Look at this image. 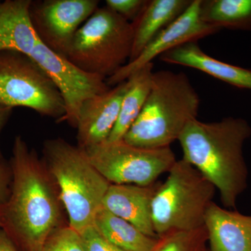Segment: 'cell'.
Returning <instances> with one entry per match:
<instances>
[{
	"label": "cell",
	"instance_id": "2e32d148",
	"mask_svg": "<svg viewBox=\"0 0 251 251\" xmlns=\"http://www.w3.org/2000/svg\"><path fill=\"white\" fill-rule=\"evenodd\" d=\"M31 1H0V51H17L29 56L39 42L29 18Z\"/></svg>",
	"mask_w": 251,
	"mask_h": 251
},
{
	"label": "cell",
	"instance_id": "8992f818",
	"mask_svg": "<svg viewBox=\"0 0 251 251\" xmlns=\"http://www.w3.org/2000/svg\"><path fill=\"white\" fill-rule=\"evenodd\" d=\"M133 43L132 23L107 6L99 7L77 29L65 58L107 80L128 62Z\"/></svg>",
	"mask_w": 251,
	"mask_h": 251
},
{
	"label": "cell",
	"instance_id": "d6986e66",
	"mask_svg": "<svg viewBox=\"0 0 251 251\" xmlns=\"http://www.w3.org/2000/svg\"><path fill=\"white\" fill-rule=\"evenodd\" d=\"M93 226L106 240L126 251H151L158 238L149 237L103 206L96 214Z\"/></svg>",
	"mask_w": 251,
	"mask_h": 251
},
{
	"label": "cell",
	"instance_id": "3957f363",
	"mask_svg": "<svg viewBox=\"0 0 251 251\" xmlns=\"http://www.w3.org/2000/svg\"><path fill=\"white\" fill-rule=\"evenodd\" d=\"M201 100L184 73L153 72L143 110L126 134V143L143 148H164L178 140L197 119Z\"/></svg>",
	"mask_w": 251,
	"mask_h": 251
},
{
	"label": "cell",
	"instance_id": "cb8c5ba5",
	"mask_svg": "<svg viewBox=\"0 0 251 251\" xmlns=\"http://www.w3.org/2000/svg\"><path fill=\"white\" fill-rule=\"evenodd\" d=\"M85 251H126L105 239L92 225L80 232Z\"/></svg>",
	"mask_w": 251,
	"mask_h": 251
},
{
	"label": "cell",
	"instance_id": "ffe728a7",
	"mask_svg": "<svg viewBox=\"0 0 251 251\" xmlns=\"http://www.w3.org/2000/svg\"><path fill=\"white\" fill-rule=\"evenodd\" d=\"M200 16L221 29L251 31V0H201Z\"/></svg>",
	"mask_w": 251,
	"mask_h": 251
},
{
	"label": "cell",
	"instance_id": "f1b7e54d",
	"mask_svg": "<svg viewBox=\"0 0 251 251\" xmlns=\"http://www.w3.org/2000/svg\"><path fill=\"white\" fill-rule=\"evenodd\" d=\"M205 251H209V250H207V249H206V250Z\"/></svg>",
	"mask_w": 251,
	"mask_h": 251
},
{
	"label": "cell",
	"instance_id": "9a60e30c",
	"mask_svg": "<svg viewBox=\"0 0 251 251\" xmlns=\"http://www.w3.org/2000/svg\"><path fill=\"white\" fill-rule=\"evenodd\" d=\"M162 62L197 69L240 89L251 90V69L232 65L205 53L197 41L186 43L159 57Z\"/></svg>",
	"mask_w": 251,
	"mask_h": 251
},
{
	"label": "cell",
	"instance_id": "7402d4cb",
	"mask_svg": "<svg viewBox=\"0 0 251 251\" xmlns=\"http://www.w3.org/2000/svg\"><path fill=\"white\" fill-rule=\"evenodd\" d=\"M40 251H85V249L80 234L68 226L54 230Z\"/></svg>",
	"mask_w": 251,
	"mask_h": 251
},
{
	"label": "cell",
	"instance_id": "d4e9b609",
	"mask_svg": "<svg viewBox=\"0 0 251 251\" xmlns=\"http://www.w3.org/2000/svg\"><path fill=\"white\" fill-rule=\"evenodd\" d=\"M11 184L10 167L0 162V204L6 202L9 198Z\"/></svg>",
	"mask_w": 251,
	"mask_h": 251
},
{
	"label": "cell",
	"instance_id": "5bb4252c",
	"mask_svg": "<svg viewBox=\"0 0 251 251\" xmlns=\"http://www.w3.org/2000/svg\"><path fill=\"white\" fill-rule=\"evenodd\" d=\"M209 251H251V215L213 202L204 219Z\"/></svg>",
	"mask_w": 251,
	"mask_h": 251
},
{
	"label": "cell",
	"instance_id": "52a82bcc",
	"mask_svg": "<svg viewBox=\"0 0 251 251\" xmlns=\"http://www.w3.org/2000/svg\"><path fill=\"white\" fill-rule=\"evenodd\" d=\"M0 104L25 107L59 121L66 113L52 80L29 56L17 51H0Z\"/></svg>",
	"mask_w": 251,
	"mask_h": 251
},
{
	"label": "cell",
	"instance_id": "83f0119b",
	"mask_svg": "<svg viewBox=\"0 0 251 251\" xmlns=\"http://www.w3.org/2000/svg\"><path fill=\"white\" fill-rule=\"evenodd\" d=\"M0 228H1V222H0Z\"/></svg>",
	"mask_w": 251,
	"mask_h": 251
},
{
	"label": "cell",
	"instance_id": "30bf717a",
	"mask_svg": "<svg viewBox=\"0 0 251 251\" xmlns=\"http://www.w3.org/2000/svg\"><path fill=\"white\" fill-rule=\"evenodd\" d=\"M29 57L46 73L62 94L66 113L60 121L67 122L72 126L76 127L80 109L87 99L110 89L106 79L82 72L40 41Z\"/></svg>",
	"mask_w": 251,
	"mask_h": 251
},
{
	"label": "cell",
	"instance_id": "603a6c76",
	"mask_svg": "<svg viewBox=\"0 0 251 251\" xmlns=\"http://www.w3.org/2000/svg\"><path fill=\"white\" fill-rule=\"evenodd\" d=\"M148 0H106L107 7L132 23L142 12Z\"/></svg>",
	"mask_w": 251,
	"mask_h": 251
},
{
	"label": "cell",
	"instance_id": "44dd1931",
	"mask_svg": "<svg viewBox=\"0 0 251 251\" xmlns=\"http://www.w3.org/2000/svg\"><path fill=\"white\" fill-rule=\"evenodd\" d=\"M208 242L205 227L191 231H174L157 238L151 251H205Z\"/></svg>",
	"mask_w": 251,
	"mask_h": 251
},
{
	"label": "cell",
	"instance_id": "484cf974",
	"mask_svg": "<svg viewBox=\"0 0 251 251\" xmlns=\"http://www.w3.org/2000/svg\"><path fill=\"white\" fill-rule=\"evenodd\" d=\"M0 251H20L1 228H0Z\"/></svg>",
	"mask_w": 251,
	"mask_h": 251
},
{
	"label": "cell",
	"instance_id": "8fae6325",
	"mask_svg": "<svg viewBox=\"0 0 251 251\" xmlns=\"http://www.w3.org/2000/svg\"><path fill=\"white\" fill-rule=\"evenodd\" d=\"M201 2V0H193L184 14L160 31L137 58L127 63L113 75L108 77L106 82L109 87L116 86L128 80L132 74L172 49L186 43L197 41L221 31L220 28L202 21L200 16Z\"/></svg>",
	"mask_w": 251,
	"mask_h": 251
},
{
	"label": "cell",
	"instance_id": "ba28073f",
	"mask_svg": "<svg viewBox=\"0 0 251 251\" xmlns=\"http://www.w3.org/2000/svg\"><path fill=\"white\" fill-rule=\"evenodd\" d=\"M94 168L110 184L150 186L168 173L176 161L171 147L143 148L106 141L85 148Z\"/></svg>",
	"mask_w": 251,
	"mask_h": 251
},
{
	"label": "cell",
	"instance_id": "4fadbf2b",
	"mask_svg": "<svg viewBox=\"0 0 251 251\" xmlns=\"http://www.w3.org/2000/svg\"><path fill=\"white\" fill-rule=\"evenodd\" d=\"M159 181L150 186L110 184L102 206L139 229L157 238L153 229L151 205Z\"/></svg>",
	"mask_w": 251,
	"mask_h": 251
},
{
	"label": "cell",
	"instance_id": "5b68a950",
	"mask_svg": "<svg viewBox=\"0 0 251 251\" xmlns=\"http://www.w3.org/2000/svg\"><path fill=\"white\" fill-rule=\"evenodd\" d=\"M166 179L159 182L151 205L157 237L174 231H191L204 226L216 188L184 159L176 160Z\"/></svg>",
	"mask_w": 251,
	"mask_h": 251
},
{
	"label": "cell",
	"instance_id": "ac0fdd59",
	"mask_svg": "<svg viewBox=\"0 0 251 251\" xmlns=\"http://www.w3.org/2000/svg\"><path fill=\"white\" fill-rule=\"evenodd\" d=\"M152 63L132 74L128 80V88L122 100L120 114L108 141L124 140L127 132L139 116L151 90L153 78Z\"/></svg>",
	"mask_w": 251,
	"mask_h": 251
},
{
	"label": "cell",
	"instance_id": "6da1fadb",
	"mask_svg": "<svg viewBox=\"0 0 251 251\" xmlns=\"http://www.w3.org/2000/svg\"><path fill=\"white\" fill-rule=\"evenodd\" d=\"M11 190L0 204L1 229L20 251H40L61 227L58 189L44 161L21 136H16L10 163Z\"/></svg>",
	"mask_w": 251,
	"mask_h": 251
},
{
	"label": "cell",
	"instance_id": "7c38bea8",
	"mask_svg": "<svg viewBox=\"0 0 251 251\" xmlns=\"http://www.w3.org/2000/svg\"><path fill=\"white\" fill-rule=\"evenodd\" d=\"M128 81L87 99L80 109L76 128L78 146L85 149L108 139L120 114Z\"/></svg>",
	"mask_w": 251,
	"mask_h": 251
},
{
	"label": "cell",
	"instance_id": "4316f807",
	"mask_svg": "<svg viewBox=\"0 0 251 251\" xmlns=\"http://www.w3.org/2000/svg\"><path fill=\"white\" fill-rule=\"evenodd\" d=\"M12 111L13 108L0 104V133L6 122L9 120V117H11ZM1 153L0 151V162H1Z\"/></svg>",
	"mask_w": 251,
	"mask_h": 251
},
{
	"label": "cell",
	"instance_id": "277c9868",
	"mask_svg": "<svg viewBox=\"0 0 251 251\" xmlns=\"http://www.w3.org/2000/svg\"><path fill=\"white\" fill-rule=\"evenodd\" d=\"M43 153V161L67 211L69 226L80 233L93 225L110 184L80 147L57 138L45 142Z\"/></svg>",
	"mask_w": 251,
	"mask_h": 251
},
{
	"label": "cell",
	"instance_id": "e0dca14e",
	"mask_svg": "<svg viewBox=\"0 0 251 251\" xmlns=\"http://www.w3.org/2000/svg\"><path fill=\"white\" fill-rule=\"evenodd\" d=\"M192 1L148 0L139 16L131 23L133 27V43L128 62L137 58L160 31L184 14Z\"/></svg>",
	"mask_w": 251,
	"mask_h": 251
},
{
	"label": "cell",
	"instance_id": "7a4b0ae2",
	"mask_svg": "<svg viewBox=\"0 0 251 251\" xmlns=\"http://www.w3.org/2000/svg\"><path fill=\"white\" fill-rule=\"evenodd\" d=\"M251 136L247 120L229 117L214 122L196 119L178 138L182 159L215 186L225 207L235 209L238 198L247 188L249 171L243 148Z\"/></svg>",
	"mask_w": 251,
	"mask_h": 251
},
{
	"label": "cell",
	"instance_id": "9c48e42d",
	"mask_svg": "<svg viewBox=\"0 0 251 251\" xmlns=\"http://www.w3.org/2000/svg\"><path fill=\"white\" fill-rule=\"evenodd\" d=\"M99 4L98 0L31 1L29 18L39 41L65 57L77 29Z\"/></svg>",
	"mask_w": 251,
	"mask_h": 251
}]
</instances>
